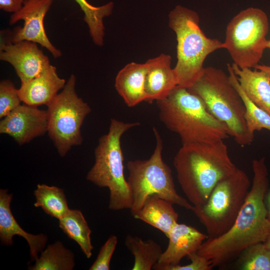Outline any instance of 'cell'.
<instances>
[{"label": "cell", "instance_id": "cell-8", "mask_svg": "<svg viewBox=\"0 0 270 270\" xmlns=\"http://www.w3.org/2000/svg\"><path fill=\"white\" fill-rule=\"evenodd\" d=\"M250 186L249 177L238 168L216 184L204 204L193 206L192 210L205 228L208 238L220 236L231 228Z\"/></svg>", "mask_w": 270, "mask_h": 270}, {"label": "cell", "instance_id": "cell-31", "mask_svg": "<svg viewBox=\"0 0 270 270\" xmlns=\"http://www.w3.org/2000/svg\"><path fill=\"white\" fill-rule=\"evenodd\" d=\"M24 0H0V8L6 12L15 13L23 6Z\"/></svg>", "mask_w": 270, "mask_h": 270}, {"label": "cell", "instance_id": "cell-5", "mask_svg": "<svg viewBox=\"0 0 270 270\" xmlns=\"http://www.w3.org/2000/svg\"><path fill=\"white\" fill-rule=\"evenodd\" d=\"M140 124L112 118L108 132L99 138L94 149L95 162L86 178L100 188H108L110 210H130L131 208L132 196L124 176L120 141L126 132Z\"/></svg>", "mask_w": 270, "mask_h": 270}, {"label": "cell", "instance_id": "cell-10", "mask_svg": "<svg viewBox=\"0 0 270 270\" xmlns=\"http://www.w3.org/2000/svg\"><path fill=\"white\" fill-rule=\"evenodd\" d=\"M269 30L266 14L261 9L248 8L234 16L226 26L224 48L240 68H252L261 60L266 48Z\"/></svg>", "mask_w": 270, "mask_h": 270}, {"label": "cell", "instance_id": "cell-13", "mask_svg": "<svg viewBox=\"0 0 270 270\" xmlns=\"http://www.w3.org/2000/svg\"><path fill=\"white\" fill-rule=\"evenodd\" d=\"M48 130L47 111L24 104L0 122V133L12 137L20 145L43 136Z\"/></svg>", "mask_w": 270, "mask_h": 270}, {"label": "cell", "instance_id": "cell-32", "mask_svg": "<svg viewBox=\"0 0 270 270\" xmlns=\"http://www.w3.org/2000/svg\"><path fill=\"white\" fill-rule=\"evenodd\" d=\"M254 68L264 72L268 75L270 78V66L260 65L258 64Z\"/></svg>", "mask_w": 270, "mask_h": 270}, {"label": "cell", "instance_id": "cell-6", "mask_svg": "<svg viewBox=\"0 0 270 270\" xmlns=\"http://www.w3.org/2000/svg\"><path fill=\"white\" fill-rule=\"evenodd\" d=\"M168 25L176 33L177 63L174 68L178 86L188 88L200 78L206 58L224 48V42L207 37L200 26V17L195 11L177 5L168 14Z\"/></svg>", "mask_w": 270, "mask_h": 270}, {"label": "cell", "instance_id": "cell-24", "mask_svg": "<svg viewBox=\"0 0 270 270\" xmlns=\"http://www.w3.org/2000/svg\"><path fill=\"white\" fill-rule=\"evenodd\" d=\"M34 194V206L40 207L48 215L60 220L70 210L64 191L55 186L38 184Z\"/></svg>", "mask_w": 270, "mask_h": 270}, {"label": "cell", "instance_id": "cell-3", "mask_svg": "<svg viewBox=\"0 0 270 270\" xmlns=\"http://www.w3.org/2000/svg\"><path fill=\"white\" fill-rule=\"evenodd\" d=\"M156 102L160 120L180 136L182 144L213 143L230 136L226 126L187 88L177 86L166 98Z\"/></svg>", "mask_w": 270, "mask_h": 270}, {"label": "cell", "instance_id": "cell-22", "mask_svg": "<svg viewBox=\"0 0 270 270\" xmlns=\"http://www.w3.org/2000/svg\"><path fill=\"white\" fill-rule=\"evenodd\" d=\"M125 246L134 257L132 270H150L158 263L163 252L161 246L152 239L144 240L128 234Z\"/></svg>", "mask_w": 270, "mask_h": 270}, {"label": "cell", "instance_id": "cell-25", "mask_svg": "<svg viewBox=\"0 0 270 270\" xmlns=\"http://www.w3.org/2000/svg\"><path fill=\"white\" fill-rule=\"evenodd\" d=\"M74 0L84 14V20L88 26L94 42L98 46H102L105 30L104 18L112 14L114 3L109 2L103 6H96L90 4L86 0Z\"/></svg>", "mask_w": 270, "mask_h": 270}, {"label": "cell", "instance_id": "cell-14", "mask_svg": "<svg viewBox=\"0 0 270 270\" xmlns=\"http://www.w3.org/2000/svg\"><path fill=\"white\" fill-rule=\"evenodd\" d=\"M208 237L193 226L178 222L170 232L168 246L153 269L168 270L180 264L184 258L197 252Z\"/></svg>", "mask_w": 270, "mask_h": 270}, {"label": "cell", "instance_id": "cell-12", "mask_svg": "<svg viewBox=\"0 0 270 270\" xmlns=\"http://www.w3.org/2000/svg\"><path fill=\"white\" fill-rule=\"evenodd\" d=\"M0 59L14 67L21 83L38 76L50 64L48 58L37 44L27 40L14 43L1 40Z\"/></svg>", "mask_w": 270, "mask_h": 270}, {"label": "cell", "instance_id": "cell-19", "mask_svg": "<svg viewBox=\"0 0 270 270\" xmlns=\"http://www.w3.org/2000/svg\"><path fill=\"white\" fill-rule=\"evenodd\" d=\"M232 66L244 92L254 104L270 114V78L264 72Z\"/></svg>", "mask_w": 270, "mask_h": 270}, {"label": "cell", "instance_id": "cell-33", "mask_svg": "<svg viewBox=\"0 0 270 270\" xmlns=\"http://www.w3.org/2000/svg\"><path fill=\"white\" fill-rule=\"evenodd\" d=\"M265 202L268 210V216L270 220V190H268L266 194Z\"/></svg>", "mask_w": 270, "mask_h": 270}, {"label": "cell", "instance_id": "cell-4", "mask_svg": "<svg viewBox=\"0 0 270 270\" xmlns=\"http://www.w3.org/2000/svg\"><path fill=\"white\" fill-rule=\"evenodd\" d=\"M188 90L198 96L208 110L228 128L230 136L239 145L251 144L254 134L248 130L244 102L229 75L212 66L204 68L200 78Z\"/></svg>", "mask_w": 270, "mask_h": 270}, {"label": "cell", "instance_id": "cell-27", "mask_svg": "<svg viewBox=\"0 0 270 270\" xmlns=\"http://www.w3.org/2000/svg\"><path fill=\"white\" fill-rule=\"evenodd\" d=\"M238 258L240 270H270V250L264 242L250 246Z\"/></svg>", "mask_w": 270, "mask_h": 270}, {"label": "cell", "instance_id": "cell-1", "mask_svg": "<svg viewBox=\"0 0 270 270\" xmlns=\"http://www.w3.org/2000/svg\"><path fill=\"white\" fill-rule=\"evenodd\" d=\"M252 168V186L234 224L222 234L208 238L197 252L214 267L235 260L252 244L264 242L270 233V220L265 202L269 186L265 158L254 160Z\"/></svg>", "mask_w": 270, "mask_h": 270}, {"label": "cell", "instance_id": "cell-18", "mask_svg": "<svg viewBox=\"0 0 270 270\" xmlns=\"http://www.w3.org/2000/svg\"><path fill=\"white\" fill-rule=\"evenodd\" d=\"M147 72L145 63L132 62L117 74L114 86L128 107H134L146 100L144 82Z\"/></svg>", "mask_w": 270, "mask_h": 270}, {"label": "cell", "instance_id": "cell-2", "mask_svg": "<svg viewBox=\"0 0 270 270\" xmlns=\"http://www.w3.org/2000/svg\"><path fill=\"white\" fill-rule=\"evenodd\" d=\"M173 164L181 189L193 206L204 204L216 184L238 168L224 140L182 144Z\"/></svg>", "mask_w": 270, "mask_h": 270}, {"label": "cell", "instance_id": "cell-29", "mask_svg": "<svg viewBox=\"0 0 270 270\" xmlns=\"http://www.w3.org/2000/svg\"><path fill=\"white\" fill-rule=\"evenodd\" d=\"M118 244V238L110 236L102 246L97 258L90 270H109L112 254Z\"/></svg>", "mask_w": 270, "mask_h": 270}, {"label": "cell", "instance_id": "cell-7", "mask_svg": "<svg viewBox=\"0 0 270 270\" xmlns=\"http://www.w3.org/2000/svg\"><path fill=\"white\" fill-rule=\"evenodd\" d=\"M153 132L156 145L150 158L144 160H129L127 163V182L132 200L131 214L134 216L142 208L147 198L152 195L192 210L193 205L178 193L172 170L163 160L162 137L154 127Z\"/></svg>", "mask_w": 270, "mask_h": 270}, {"label": "cell", "instance_id": "cell-21", "mask_svg": "<svg viewBox=\"0 0 270 270\" xmlns=\"http://www.w3.org/2000/svg\"><path fill=\"white\" fill-rule=\"evenodd\" d=\"M59 226L70 238L80 246L88 258L92 256L94 247L91 242L92 230L82 212L78 210L70 209L58 220Z\"/></svg>", "mask_w": 270, "mask_h": 270}, {"label": "cell", "instance_id": "cell-9", "mask_svg": "<svg viewBox=\"0 0 270 270\" xmlns=\"http://www.w3.org/2000/svg\"><path fill=\"white\" fill-rule=\"evenodd\" d=\"M76 78L71 74L62 91L48 106V134L62 157L74 146L80 145L81 127L91 108L77 94Z\"/></svg>", "mask_w": 270, "mask_h": 270}, {"label": "cell", "instance_id": "cell-26", "mask_svg": "<svg viewBox=\"0 0 270 270\" xmlns=\"http://www.w3.org/2000/svg\"><path fill=\"white\" fill-rule=\"evenodd\" d=\"M228 70L230 80L244 104V118L248 131L252 134H254L255 131H260L262 129H266L270 132V114L257 106L247 96L239 84L232 64H228Z\"/></svg>", "mask_w": 270, "mask_h": 270}, {"label": "cell", "instance_id": "cell-23", "mask_svg": "<svg viewBox=\"0 0 270 270\" xmlns=\"http://www.w3.org/2000/svg\"><path fill=\"white\" fill-rule=\"evenodd\" d=\"M74 253L56 241L41 252L30 270H72L74 266Z\"/></svg>", "mask_w": 270, "mask_h": 270}, {"label": "cell", "instance_id": "cell-20", "mask_svg": "<svg viewBox=\"0 0 270 270\" xmlns=\"http://www.w3.org/2000/svg\"><path fill=\"white\" fill-rule=\"evenodd\" d=\"M133 216L159 230L168 237L178 222V214L172 203L152 195L147 198L142 208Z\"/></svg>", "mask_w": 270, "mask_h": 270}, {"label": "cell", "instance_id": "cell-34", "mask_svg": "<svg viewBox=\"0 0 270 270\" xmlns=\"http://www.w3.org/2000/svg\"><path fill=\"white\" fill-rule=\"evenodd\" d=\"M264 242L270 250V233Z\"/></svg>", "mask_w": 270, "mask_h": 270}, {"label": "cell", "instance_id": "cell-16", "mask_svg": "<svg viewBox=\"0 0 270 270\" xmlns=\"http://www.w3.org/2000/svg\"><path fill=\"white\" fill-rule=\"evenodd\" d=\"M12 194L8 190H0V240L2 244L11 246L12 238L16 235L24 238L30 247L31 261H35L38 254L44 248L48 241L45 234H32L24 230L17 222L10 209Z\"/></svg>", "mask_w": 270, "mask_h": 270}, {"label": "cell", "instance_id": "cell-11", "mask_svg": "<svg viewBox=\"0 0 270 270\" xmlns=\"http://www.w3.org/2000/svg\"><path fill=\"white\" fill-rule=\"evenodd\" d=\"M53 0H24L22 7L12 14L9 20L10 24L23 20L24 25L15 28L10 40L13 43L27 40L38 44L54 58L60 57L61 51L52 44L44 28V18Z\"/></svg>", "mask_w": 270, "mask_h": 270}, {"label": "cell", "instance_id": "cell-15", "mask_svg": "<svg viewBox=\"0 0 270 270\" xmlns=\"http://www.w3.org/2000/svg\"><path fill=\"white\" fill-rule=\"evenodd\" d=\"M172 57L162 54L148 60L144 82L146 100L152 104L166 98L178 85L174 68H171Z\"/></svg>", "mask_w": 270, "mask_h": 270}, {"label": "cell", "instance_id": "cell-30", "mask_svg": "<svg viewBox=\"0 0 270 270\" xmlns=\"http://www.w3.org/2000/svg\"><path fill=\"white\" fill-rule=\"evenodd\" d=\"M188 257L190 260L188 264L183 266L178 264L168 268V270H210L214 267L210 260L197 252Z\"/></svg>", "mask_w": 270, "mask_h": 270}, {"label": "cell", "instance_id": "cell-17", "mask_svg": "<svg viewBox=\"0 0 270 270\" xmlns=\"http://www.w3.org/2000/svg\"><path fill=\"white\" fill-rule=\"evenodd\" d=\"M66 80L60 78L56 68L50 64L41 74L24 83L18 89V96L24 104L30 106H48L63 89Z\"/></svg>", "mask_w": 270, "mask_h": 270}, {"label": "cell", "instance_id": "cell-28", "mask_svg": "<svg viewBox=\"0 0 270 270\" xmlns=\"http://www.w3.org/2000/svg\"><path fill=\"white\" fill-rule=\"evenodd\" d=\"M22 102L14 83L9 80L0 82V118H2Z\"/></svg>", "mask_w": 270, "mask_h": 270}, {"label": "cell", "instance_id": "cell-35", "mask_svg": "<svg viewBox=\"0 0 270 270\" xmlns=\"http://www.w3.org/2000/svg\"><path fill=\"white\" fill-rule=\"evenodd\" d=\"M266 48H270V40H268L266 44Z\"/></svg>", "mask_w": 270, "mask_h": 270}]
</instances>
